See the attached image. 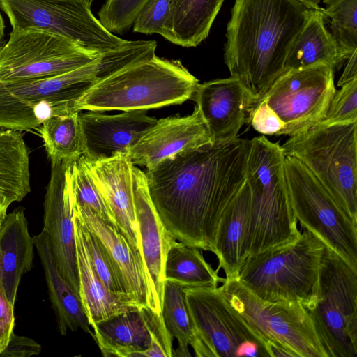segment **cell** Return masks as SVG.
Returning <instances> with one entry per match:
<instances>
[{"label":"cell","instance_id":"cell-14","mask_svg":"<svg viewBox=\"0 0 357 357\" xmlns=\"http://www.w3.org/2000/svg\"><path fill=\"white\" fill-rule=\"evenodd\" d=\"M190 314L211 357H268L260 336L228 304L219 287L183 288Z\"/></svg>","mask_w":357,"mask_h":357},{"label":"cell","instance_id":"cell-45","mask_svg":"<svg viewBox=\"0 0 357 357\" xmlns=\"http://www.w3.org/2000/svg\"><path fill=\"white\" fill-rule=\"evenodd\" d=\"M5 24L2 15L0 13V41L2 39L4 33Z\"/></svg>","mask_w":357,"mask_h":357},{"label":"cell","instance_id":"cell-28","mask_svg":"<svg viewBox=\"0 0 357 357\" xmlns=\"http://www.w3.org/2000/svg\"><path fill=\"white\" fill-rule=\"evenodd\" d=\"M161 314L166 329L178 342L174 356H190V346L196 356L211 357L190 314L182 287L165 281Z\"/></svg>","mask_w":357,"mask_h":357},{"label":"cell","instance_id":"cell-25","mask_svg":"<svg viewBox=\"0 0 357 357\" xmlns=\"http://www.w3.org/2000/svg\"><path fill=\"white\" fill-rule=\"evenodd\" d=\"M33 246L24 209L18 207L7 214L0 228V281L13 305L21 278L32 268Z\"/></svg>","mask_w":357,"mask_h":357},{"label":"cell","instance_id":"cell-22","mask_svg":"<svg viewBox=\"0 0 357 357\" xmlns=\"http://www.w3.org/2000/svg\"><path fill=\"white\" fill-rule=\"evenodd\" d=\"M74 225L79 294L89 324L92 327L116 314L142 307L129 294H116L107 289L93 266L81 222L75 214Z\"/></svg>","mask_w":357,"mask_h":357},{"label":"cell","instance_id":"cell-23","mask_svg":"<svg viewBox=\"0 0 357 357\" xmlns=\"http://www.w3.org/2000/svg\"><path fill=\"white\" fill-rule=\"evenodd\" d=\"M251 211V194L247 181L224 211L216 231L214 254L225 278H236L248 257L247 241Z\"/></svg>","mask_w":357,"mask_h":357},{"label":"cell","instance_id":"cell-3","mask_svg":"<svg viewBox=\"0 0 357 357\" xmlns=\"http://www.w3.org/2000/svg\"><path fill=\"white\" fill-rule=\"evenodd\" d=\"M199 84L181 61L154 54L93 84L77 100L75 109L147 111L179 105L192 99Z\"/></svg>","mask_w":357,"mask_h":357},{"label":"cell","instance_id":"cell-7","mask_svg":"<svg viewBox=\"0 0 357 357\" xmlns=\"http://www.w3.org/2000/svg\"><path fill=\"white\" fill-rule=\"evenodd\" d=\"M357 121L324 125L290 136L284 155L300 160L357 222Z\"/></svg>","mask_w":357,"mask_h":357},{"label":"cell","instance_id":"cell-12","mask_svg":"<svg viewBox=\"0 0 357 357\" xmlns=\"http://www.w3.org/2000/svg\"><path fill=\"white\" fill-rule=\"evenodd\" d=\"M100 54L45 30L13 29L0 47V82L58 76L91 63Z\"/></svg>","mask_w":357,"mask_h":357},{"label":"cell","instance_id":"cell-33","mask_svg":"<svg viewBox=\"0 0 357 357\" xmlns=\"http://www.w3.org/2000/svg\"><path fill=\"white\" fill-rule=\"evenodd\" d=\"M324 21L344 63L357 50V0H321Z\"/></svg>","mask_w":357,"mask_h":357},{"label":"cell","instance_id":"cell-1","mask_svg":"<svg viewBox=\"0 0 357 357\" xmlns=\"http://www.w3.org/2000/svg\"><path fill=\"white\" fill-rule=\"evenodd\" d=\"M250 140L183 151L144 172L152 203L175 239L214 252L226 207L246 181Z\"/></svg>","mask_w":357,"mask_h":357},{"label":"cell","instance_id":"cell-30","mask_svg":"<svg viewBox=\"0 0 357 357\" xmlns=\"http://www.w3.org/2000/svg\"><path fill=\"white\" fill-rule=\"evenodd\" d=\"M225 0H170L174 43L196 47L208 36Z\"/></svg>","mask_w":357,"mask_h":357},{"label":"cell","instance_id":"cell-13","mask_svg":"<svg viewBox=\"0 0 357 357\" xmlns=\"http://www.w3.org/2000/svg\"><path fill=\"white\" fill-rule=\"evenodd\" d=\"M336 90L333 70L319 63L283 72L259 104L266 101L283 121L284 128L280 135L291 136L312 128L325 118Z\"/></svg>","mask_w":357,"mask_h":357},{"label":"cell","instance_id":"cell-42","mask_svg":"<svg viewBox=\"0 0 357 357\" xmlns=\"http://www.w3.org/2000/svg\"><path fill=\"white\" fill-rule=\"evenodd\" d=\"M355 78H357V50L347 60L346 66L337 82V86H342Z\"/></svg>","mask_w":357,"mask_h":357},{"label":"cell","instance_id":"cell-18","mask_svg":"<svg viewBox=\"0 0 357 357\" xmlns=\"http://www.w3.org/2000/svg\"><path fill=\"white\" fill-rule=\"evenodd\" d=\"M213 143L210 131L195 106L190 115L157 120L130 148L127 155L133 165L149 169L178 153Z\"/></svg>","mask_w":357,"mask_h":357},{"label":"cell","instance_id":"cell-24","mask_svg":"<svg viewBox=\"0 0 357 357\" xmlns=\"http://www.w3.org/2000/svg\"><path fill=\"white\" fill-rule=\"evenodd\" d=\"M147 307L116 314L92 326L93 340L106 357H144L151 344Z\"/></svg>","mask_w":357,"mask_h":357},{"label":"cell","instance_id":"cell-9","mask_svg":"<svg viewBox=\"0 0 357 357\" xmlns=\"http://www.w3.org/2000/svg\"><path fill=\"white\" fill-rule=\"evenodd\" d=\"M284 172L291 207L301 227L357 272V222L300 160L286 155Z\"/></svg>","mask_w":357,"mask_h":357},{"label":"cell","instance_id":"cell-5","mask_svg":"<svg viewBox=\"0 0 357 357\" xmlns=\"http://www.w3.org/2000/svg\"><path fill=\"white\" fill-rule=\"evenodd\" d=\"M325 248L304 229L293 240L248 257L236 278L264 301L298 303L306 308L316 298Z\"/></svg>","mask_w":357,"mask_h":357},{"label":"cell","instance_id":"cell-38","mask_svg":"<svg viewBox=\"0 0 357 357\" xmlns=\"http://www.w3.org/2000/svg\"><path fill=\"white\" fill-rule=\"evenodd\" d=\"M357 121V78L336 90L325 118L319 123L329 125Z\"/></svg>","mask_w":357,"mask_h":357},{"label":"cell","instance_id":"cell-41","mask_svg":"<svg viewBox=\"0 0 357 357\" xmlns=\"http://www.w3.org/2000/svg\"><path fill=\"white\" fill-rule=\"evenodd\" d=\"M13 307L0 281V353L6 348L13 333L15 317Z\"/></svg>","mask_w":357,"mask_h":357},{"label":"cell","instance_id":"cell-4","mask_svg":"<svg viewBox=\"0 0 357 357\" xmlns=\"http://www.w3.org/2000/svg\"><path fill=\"white\" fill-rule=\"evenodd\" d=\"M282 148L265 136L250 140L246 181L251 194L248 257L285 243L299 236L291 207Z\"/></svg>","mask_w":357,"mask_h":357},{"label":"cell","instance_id":"cell-8","mask_svg":"<svg viewBox=\"0 0 357 357\" xmlns=\"http://www.w3.org/2000/svg\"><path fill=\"white\" fill-rule=\"evenodd\" d=\"M305 309L327 357L357 356V272L326 246L316 298Z\"/></svg>","mask_w":357,"mask_h":357},{"label":"cell","instance_id":"cell-10","mask_svg":"<svg viewBox=\"0 0 357 357\" xmlns=\"http://www.w3.org/2000/svg\"><path fill=\"white\" fill-rule=\"evenodd\" d=\"M219 287L229 306L268 344L280 345L294 357H327L312 322L301 304L264 301L236 278Z\"/></svg>","mask_w":357,"mask_h":357},{"label":"cell","instance_id":"cell-11","mask_svg":"<svg viewBox=\"0 0 357 357\" xmlns=\"http://www.w3.org/2000/svg\"><path fill=\"white\" fill-rule=\"evenodd\" d=\"M92 1L0 0V8L13 29L45 30L98 54L121 48L128 40L107 30L94 17Z\"/></svg>","mask_w":357,"mask_h":357},{"label":"cell","instance_id":"cell-2","mask_svg":"<svg viewBox=\"0 0 357 357\" xmlns=\"http://www.w3.org/2000/svg\"><path fill=\"white\" fill-rule=\"evenodd\" d=\"M307 9L298 0H235L224 60L231 76L255 98L250 116L284 72L288 50L303 25Z\"/></svg>","mask_w":357,"mask_h":357},{"label":"cell","instance_id":"cell-29","mask_svg":"<svg viewBox=\"0 0 357 357\" xmlns=\"http://www.w3.org/2000/svg\"><path fill=\"white\" fill-rule=\"evenodd\" d=\"M30 191L29 154L23 135L0 128V195L20 202Z\"/></svg>","mask_w":357,"mask_h":357},{"label":"cell","instance_id":"cell-16","mask_svg":"<svg viewBox=\"0 0 357 357\" xmlns=\"http://www.w3.org/2000/svg\"><path fill=\"white\" fill-rule=\"evenodd\" d=\"M132 188L139 231V252L147 282V307L162 315L165 260L176 239L164 225L152 203L144 172L135 165L132 167Z\"/></svg>","mask_w":357,"mask_h":357},{"label":"cell","instance_id":"cell-37","mask_svg":"<svg viewBox=\"0 0 357 357\" xmlns=\"http://www.w3.org/2000/svg\"><path fill=\"white\" fill-rule=\"evenodd\" d=\"M149 0H107L98 12L99 21L111 33H121L133 24Z\"/></svg>","mask_w":357,"mask_h":357},{"label":"cell","instance_id":"cell-31","mask_svg":"<svg viewBox=\"0 0 357 357\" xmlns=\"http://www.w3.org/2000/svg\"><path fill=\"white\" fill-rule=\"evenodd\" d=\"M218 273L197 248L175 240L168 250L165 265V281L183 288L216 287L225 281Z\"/></svg>","mask_w":357,"mask_h":357},{"label":"cell","instance_id":"cell-39","mask_svg":"<svg viewBox=\"0 0 357 357\" xmlns=\"http://www.w3.org/2000/svg\"><path fill=\"white\" fill-rule=\"evenodd\" d=\"M258 132L268 135H280L284 123L277 114L262 101L252 112L248 123Z\"/></svg>","mask_w":357,"mask_h":357},{"label":"cell","instance_id":"cell-6","mask_svg":"<svg viewBox=\"0 0 357 357\" xmlns=\"http://www.w3.org/2000/svg\"><path fill=\"white\" fill-rule=\"evenodd\" d=\"M111 70L109 60L100 55L58 76L0 82V128L15 131L36 129L53 116L78 112L75 103L79 98Z\"/></svg>","mask_w":357,"mask_h":357},{"label":"cell","instance_id":"cell-15","mask_svg":"<svg viewBox=\"0 0 357 357\" xmlns=\"http://www.w3.org/2000/svg\"><path fill=\"white\" fill-rule=\"evenodd\" d=\"M70 160L51 162L50 179L45 195L43 229L48 236L59 273L79 296L74 208L68 178Z\"/></svg>","mask_w":357,"mask_h":357},{"label":"cell","instance_id":"cell-26","mask_svg":"<svg viewBox=\"0 0 357 357\" xmlns=\"http://www.w3.org/2000/svg\"><path fill=\"white\" fill-rule=\"evenodd\" d=\"M32 238L45 273L59 332L65 335L68 330L76 331L81 328L93 337V333L89 327L79 296L57 268L47 233L43 229Z\"/></svg>","mask_w":357,"mask_h":357},{"label":"cell","instance_id":"cell-32","mask_svg":"<svg viewBox=\"0 0 357 357\" xmlns=\"http://www.w3.org/2000/svg\"><path fill=\"white\" fill-rule=\"evenodd\" d=\"M79 112L53 116L38 130L51 162L72 160L84 154Z\"/></svg>","mask_w":357,"mask_h":357},{"label":"cell","instance_id":"cell-40","mask_svg":"<svg viewBox=\"0 0 357 357\" xmlns=\"http://www.w3.org/2000/svg\"><path fill=\"white\" fill-rule=\"evenodd\" d=\"M41 346L31 338L20 336L13 333L6 348L0 353L1 357H30L38 355Z\"/></svg>","mask_w":357,"mask_h":357},{"label":"cell","instance_id":"cell-21","mask_svg":"<svg viewBox=\"0 0 357 357\" xmlns=\"http://www.w3.org/2000/svg\"><path fill=\"white\" fill-rule=\"evenodd\" d=\"M73 208L74 213L102 241L121 275L128 294L142 306L147 307L146 276L139 250L118 228L100 218L91 208L75 204Z\"/></svg>","mask_w":357,"mask_h":357},{"label":"cell","instance_id":"cell-27","mask_svg":"<svg viewBox=\"0 0 357 357\" xmlns=\"http://www.w3.org/2000/svg\"><path fill=\"white\" fill-rule=\"evenodd\" d=\"M324 8L310 9L305 21L291 44L284 63V71L323 63L333 71L341 68L337 44L324 21Z\"/></svg>","mask_w":357,"mask_h":357},{"label":"cell","instance_id":"cell-34","mask_svg":"<svg viewBox=\"0 0 357 357\" xmlns=\"http://www.w3.org/2000/svg\"><path fill=\"white\" fill-rule=\"evenodd\" d=\"M68 178L73 204L91 208L100 218L117 228L115 221L87 167L83 155L69 161Z\"/></svg>","mask_w":357,"mask_h":357},{"label":"cell","instance_id":"cell-20","mask_svg":"<svg viewBox=\"0 0 357 357\" xmlns=\"http://www.w3.org/2000/svg\"><path fill=\"white\" fill-rule=\"evenodd\" d=\"M84 158L117 228L139 251V231L132 188L134 165L126 154L100 160H89L85 156Z\"/></svg>","mask_w":357,"mask_h":357},{"label":"cell","instance_id":"cell-43","mask_svg":"<svg viewBox=\"0 0 357 357\" xmlns=\"http://www.w3.org/2000/svg\"><path fill=\"white\" fill-rule=\"evenodd\" d=\"M12 203L10 200L0 195V228L6 218L8 208Z\"/></svg>","mask_w":357,"mask_h":357},{"label":"cell","instance_id":"cell-44","mask_svg":"<svg viewBox=\"0 0 357 357\" xmlns=\"http://www.w3.org/2000/svg\"><path fill=\"white\" fill-rule=\"evenodd\" d=\"M305 7L310 9H319L321 7L319 6V3L321 0H298Z\"/></svg>","mask_w":357,"mask_h":357},{"label":"cell","instance_id":"cell-36","mask_svg":"<svg viewBox=\"0 0 357 357\" xmlns=\"http://www.w3.org/2000/svg\"><path fill=\"white\" fill-rule=\"evenodd\" d=\"M133 31L160 34L174 43L170 0H149L137 15Z\"/></svg>","mask_w":357,"mask_h":357},{"label":"cell","instance_id":"cell-35","mask_svg":"<svg viewBox=\"0 0 357 357\" xmlns=\"http://www.w3.org/2000/svg\"><path fill=\"white\" fill-rule=\"evenodd\" d=\"M79 220L93 266L98 276L109 291L116 294H128L121 275L102 241L79 218Z\"/></svg>","mask_w":357,"mask_h":357},{"label":"cell","instance_id":"cell-19","mask_svg":"<svg viewBox=\"0 0 357 357\" xmlns=\"http://www.w3.org/2000/svg\"><path fill=\"white\" fill-rule=\"evenodd\" d=\"M84 154L100 160L126 154L157 119L146 111L132 110L114 115L88 111L79 114Z\"/></svg>","mask_w":357,"mask_h":357},{"label":"cell","instance_id":"cell-17","mask_svg":"<svg viewBox=\"0 0 357 357\" xmlns=\"http://www.w3.org/2000/svg\"><path fill=\"white\" fill-rule=\"evenodd\" d=\"M192 99L215 144L237 137L241 127L248 123L255 102L252 94L232 76L199 84Z\"/></svg>","mask_w":357,"mask_h":357}]
</instances>
